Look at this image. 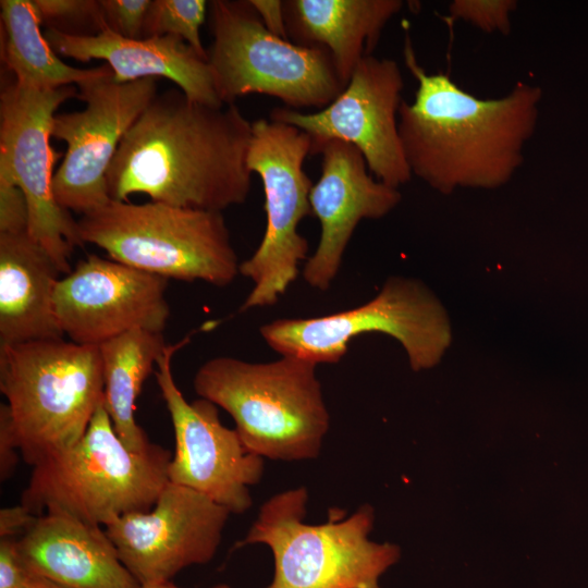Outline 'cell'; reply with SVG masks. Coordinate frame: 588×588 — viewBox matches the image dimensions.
<instances>
[{
	"label": "cell",
	"mask_w": 588,
	"mask_h": 588,
	"mask_svg": "<svg viewBox=\"0 0 588 588\" xmlns=\"http://www.w3.org/2000/svg\"><path fill=\"white\" fill-rule=\"evenodd\" d=\"M16 549L29 573L64 588H140L105 527L68 514L38 515Z\"/></svg>",
	"instance_id": "ac0fdd59"
},
{
	"label": "cell",
	"mask_w": 588,
	"mask_h": 588,
	"mask_svg": "<svg viewBox=\"0 0 588 588\" xmlns=\"http://www.w3.org/2000/svg\"><path fill=\"white\" fill-rule=\"evenodd\" d=\"M403 88L399 64L370 54L359 61L342 93L323 109L306 113L277 107L270 120L307 133L311 154L328 140L354 145L377 180L399 188L413 176L399 135Z\"/></svg>",
	"instance_id": "4fadbf2b"
},
{
	"label": "cell",
	"mask_w": 588,
	"mask_h": 588,
	"mask_svg": "<svg viewBox=\"0 0 588 588\" xmlns=\"http://www.w3.org/2000/svg\"><path fill=\"white\" fill-rule=\"evenodd\" d=\"M2 60L22 86L48 90L78 84L103 73L64 63L46 39L35 1L1 0Z\"/></svg>",
	"instance_id": "603a6c76"
},
{
	"label": "cell",
	"mask_w": 588,
	"mask_h": 588,
	"mask_svg": "<svg viewBox=\"0 0 588 588\" xmlns=\"http://www.w3.org/2000/svg\"><path fill=\"white\" fill-rule=\"evenodd\" d=\"M19 445L12 427L10 409L7 404L0 405V478L9 479L19 463Z\"/></svg>",
	"instance_id": "f546056e"
},
{
	"label": "cell",
	"mask_w": 588,
	"mask_h": 588,
	"mask_svg": "<svg viewBox=\"0 0 588 588\" xmlns=\"http://www.w3.org/2000/svg\"><path fill=\"white\" fill-rule=\"evenodd\" d=\"M265 27L272 34L287 38L284 2L281 0H249Z\"/></svg>",
	"instance_id": "1f68e13d"
},
{
	"label": "cell",
	"mask_w": 588,
	"mask_h": 588,
	"mask_svg": "<svg viewBox=\"0 0 588 588\" xmlns=\"http://www.w3.org/2000/svg\"><path fill=\"white\" fill-rule=\"evenodd\" d=\"M207 7L205 0H152L145 19L143 38L176 36L208 60L200 39Z\"/></svg>",
	"instance_id": "cb8c5ba5"
},
{
	"label": "cell",
	"mask_w": 588,
	"mask_h": 588,
	"mask_svg": "<svg viewBox=\"0 0 588 588\" xmlns=\"http://www.w3.org/2000/svg\"><path fill=\"white\" fill-rule=\"evenodd\" d=\"M171 458L155 443L139 452L128 449L102 401L78 442L32 466L21 504L35 515L58 512L105 527L154 506L169 481Z\"/></svg>",
	"instance_id": "277c9868"
},
{
	"label": "cell",
	"mask_w": 588,
	"mask_h": 588,
	"mask_svg": "<svg viewBox=\"0 0 588 588\" xmlns=\"http://www.w3.org/2000/svg\"><path fill=\"white\" fill-rule=\"evenodd\" d=\"M517 9L515 0H453L449 4V19L462 20L492 34L511 32V14Z\"/></svg>",
	"instance_id": "484cf974"
},
{
	"label": "cell",
	"mask_w": 588,
	"mask_h": 588,
	"mask_svg": "<svg viewBox=\"0 0 588 588\" xmlns=\"http://www.w3.org/2000/svg\"><path fill=\"white\" fill-rule=\"evenodd\" d=\"M60 274L27 231L0 233V345L63 339L53 307Z\"/></svg>",
	"instance_id": "ffe728a7"
},
{
	"label": "cell",
	"mask_w": 588,
	"mask_h": 588,
	"mask_svg": "<svg viewBox=\"0 0 588 588\" xmlns=\"http://www.w3.org/2000/svg\"><path fill=\"white\" fill-rule=\"evenodd\" d=\"M317 364L296 356L250 363L229 356L205 362L193 385L230 414L243 443L272 461L316 458L330 415L316 376Z\"/></svg>",
	"instance_id": "3957f363"
},
{
	"label": "cell",
	"mask_w": 588,
	"mask_h": 588,
	"mask_svg": "<svg viewBox=\"0 0 588 588\" xmlns=\"http://www.w3.org/2000/svg\"><path fill=\"white\" fill-rule=\"evenodd\" d=\"M316 154L322 157L321 173L313 184L309 203L320 223V236L302 275L311 287L327 291L358 223L387 216L402 195L399 188L377 180L362 152L350 143L328 140Z\"/></svg>",
	"instance_id": "e0dca14e"
},
{
	"label": "cell",
	"mask_w": 588,
	"mask_h": 588,
	"mask_svg": "<svg viewBox=\"0 0 588 588\" xmlns=\"http://www.w3.org/2000/svg\"><path fill=\"white\" fill-rule=\"evenodd\" d=\"M37 516L21 503L1 509L0 538L21 537L33 525Z\"/></svg>",
	"instance_id": "4dcf8cb0"
},
{
	"label": "cell",
	"mask_w": 588,
	"mask_h": 588,
	"mask_svg": "<svg viewBox=\"0 0 588 588\" xmlns=\"http://www.w3.org/2000/svg\"><path fill=\"white\" fill-rule=\"evenodd\" d=\"M168 279L89 255L60 278L53 295L58 324L71 342L99 346L132 330H164Z\"/></svg>",
	"instance_id": "2e32d148"
},
{
	"label": "cell",
	"mask_w": 588,
	"mask_h": 588,
	"mask_svg": "<svg viewBox=\"0 0 588 588\" xmlns=\"http://www.w3.org/2000/svg\"><path fill=\"white\" fill-rule=\"evenodd\" d=\"M308 491L297 487L269 498L233 550L261 543L273 558L265 588H381L382 574L400 559V548L369 540L375 514L364 504L352 515L330 510L327 522L305 523Z\"/></svg>",
	"instance_id": "5b68a950"
},
{
	"label": "cell",
	"mask_w": 588,
	"mask_h": 588,
	"mask_svg": "<svg viewBox=\"0 0 588 588\" xmlns=\"http://www.w3.org/2000/svg\"><path fill=\"white\" fill-rule=\"evenodd\" d=\"M25 588H64L51 580L44 577L29 574Z\"/></svg>",
	"instance_id": "d6a6232c"
},
{
	"label": "cell",
	"mask_w": 588,
	"mask_h": 588,
	"mask_svg": "<svg viewBox=\"0 0 588 588\" xmlns=\"http://www.w3.org/2000/svg\"><path fill=\"white\" fill-rule=\"evenodd\" d=\"M287 38L327 49L344 85L359 61L372 54L401 0H285Z\"/></svg>",
	"instance_id": "44dd1931"
},
{
	"label": "cell",
	"mask_w": 588,
	"mask_h": 588,
	"mask_svg": "<svg viewBox=\"0 0 588 588\" xmlns=\"http://www.w3.org/2000/svg\"><path fill=\"white\" fill-rule=\"evenodd\" d=\"M230 514L205 494L168 481L149 511L119 516L105 530L139 585H151L209 563Z\"/></svg>",
	"instance_id": "9a60e30c"
},
{
	"label": "cell",
	"mask_w": 588,
	"mask_h": 588,
	"mask_svg": "<svg viewBox=\"0 0 588 588\" xmlns=\"http://www.w3.org/2000/svg\"><path fill=\"white\" fill-rule=\"evenodd\" d=\"M311 150V137L293 125L270 119L252 124L246 163L262 182L267 221L260 244L240 264V274L254 283L242 311L274 305L308 258V242L298 224L311 215L313 183L304 169Z\"/></svg>",
	"instance_id": "30bf717a"
},
{
	"label": "cell",
	"mask_w": 588,
	"mask_h": 588,
	"mask_svg": "<svg viewBox=\"0 0 588 588\" xmlns=\"http://www.w3.org/2000/svg\"><path fill=\"white\" fill-rule=\"evenodd\" d=\"M29 574L17 552L16 538H0V588H25Z\"/></svg>",
	"instance_id": "f1b7e54d"
},
{
	"label": "cell",
	"mask_w": 588,
	"mask_h": 588,
	"mask_svg": "<svg viewBox=\"0 0 588 588\" xmlns=\"http://www.w3.org/2000/svg\"><path fill=\"white\" fill-rule=\"evenodd\" d=\"M28 229V205L22 189L0 179V233H21Z\"/></svg>",
	"instance_id": "83f0119b"
},
{
	"label": "cell",
	"mask_w": 588,
	"mask_h": 588,
	"mask_svg": "<svg viewBox=\"0 0 588 588\" xmlns=\"http://www.w3.org/2000/svg\"><path fill=\"white\" fill-rule=\"evenodd\" d=\"M252 124L235 103L197 102L179 88L157 94L109 167L110 199L142 193L156 203L221 212L245 203Z\"/></svg>",
	"instance_id": "6da1fadb"
},
{
	"label": "cell",
	"mask_w": 588,
	"mask_h": 588,
	"mask_svg": "<svg viewBox=\"0 0 588 588\" xmlns=\"http://www.w3.org/2000/svg\"><path fill=\"white\" fill-rule=\"evenodd\" d=\"M403 57L417 82L414 100H403L399 110V135L412 175L444 195L507 184L537 128L542 89L518 82L502 97L478 98L450 74L428 73L408 35Z\"/></svg>",
	"instance_id": "7a4b0ae2"
},
{
	"label": "cell",
	"mask_w": 588,
	"mask_h": 588,
	"mask_svg": "<svg viewBox=\"0 0 588 588\" xmlns=\"http://www.w3.org/2000/svg\"><path fill=\"white\" fill-rule=\"evenodd\" d=\"M208 7L213 37L208 63L224 105L261 94L295 110H320L344 89L327 49L270 33L249 0H213Z\"/></svg>",
	"instance_id": "ba28073f"
},
{
	"label": "cell",
	"mask_w": 588,
	"mask_h": 588,
	"mask_svg": "<svg viewBox=\"0 0 588 588\" xmlns=\"http://www.w3.org/2000/svg\"><path fill=\"white\" fill-rule=\"evenodd\" d=\"M77 224L83 244L166 279L226 286L240 274L221 211L110 200L82 215Z\"/></svg>",
	"instance_id": "52a82bcc"
},
{
	"label": "cell",
	"mask_w": 588,
	"mask_h": 588,
	"mask_svg": "<svg viewBox=\"0 0 588 588\" xmlns=\"http://www.w3.org/2000/svg\"><path fill=\"white\" fill-rule=\"evenodd\" d=\"M266 343L281 356L315 364H336L350 342L369 332L397 340L413 370L437 366L452 342L449 315L437 295L420 280L390 277L367 303L343 311L283 318L259 328Z\"/></svg>",
	"instance_id": "9c48e42d"
},
{
	"label": "cell",
	"mask_w": 588,
	"mask_h": 588,
	"mask_svg": "<svg viewBox=\"0 0 588 588\" xmlns=\"http://www.w3.org/2000/svg\"><path fill=\"white\" fill-rule=\"evenodd\" d=\"M140 588H181L172 584L171 581L167 583H159V584H151V585H143ZM208 588H231L228 584H217L215 586L208 587Z\"/></svg>",
	"instance_id": "836d02e7"
},
{
	"label": "cell",
	"mask_w": 588,
	"mask_h": 588,
	"mask_svg": "<svg viewBox=\"0 0 588 588\" xmlns=\"http://www.w3.org/2000/svg\"><path fill=\"white\" fill-rule=\"evenodd\" d=\"M78 97L73 85L40 90L8 84L0 94V179L19 186L28 205V234L49 254L59 271H72L70 258L82 246L77 221L53 194L50 145L53 118L68 99Z\"/></svg>",
	"instance_id": "8fae6325"
},
{
	"label": "cell",
	"mask_w": 588,
	"mask_h": 588,
	"mask_svg": "<svg viewBox=\"0 0 588 588\" xmlns=\"http://www.w3.org/2000/svg\"><path fill=\"white\" fill-rule=\"evenodd\" d=\"M44 35L60 56L81 62L105 60L119 83L166 77L194 101L224 105L217 93L208 60L180 37L130 39L109 27L94 36H73L49 28Z\"/></svg>",
	"instance_id": "d6986e66"
},
{
	"label": "cell",
	"mask_w": 588,
	"mask_h": 588,
	"mask_svg": "<svg viewBox=\"0 0 588 588\" xmlns=\"http://www.w3.org/2000/svg\"><path fill=\"white\" fill-rule=\"evenodd\" d=\"M0 391L33 466L85 434L103 401L99 347L63 339L0 345Z\"/></svg>",
	"instance_id": "8992f818"
},
{
	"label": "cell",
	"mask_w": 588,
	"mask_h": 588,
	"mask_svg": "<svg viewBox=\"0 0 588 588\" xmlns=\"http://www.w3.org/2000/svg\"><path fill=\"white\" fill-rule=\"evenodd\" d=\"M188 340L168 344L155 371L174 430L169 481L205 494L231 514H243L253 505L250 487L262 477L264 457L247 449L235 428L220 421L216 404L203 397L185 400L173 377L172 357Z\"/></svg>",
	"instance_id": "5bb4252c"
},
{
	"label": "cell",
	"mask_w": 588,
	"mask_h": 588,
	"mask_svg": "<svg viewBox=\"0 0 588 588\" xmlns=\"http://www.w3.org/2000/svg\"><path fill=\"white\" fill-rule=\"evenodd\" d=\"M85 109L56 114L51 136L65 142L53 176L58 204L85 215L108 204L107 173L124 135L150 105L157 78L119 83L108 69L77 84Z\"/></svg>",
	"instance_id": "7c38bea8"
},
{
	"label": "cell",
	"mask_w": 588,
	"mask_h": 588,
	"mask_svg": "<svg viewBox=\"0 0 588 588\" xmlns=\"http://www.w3.org/2000/svg\"><path fill=\"white\" fill-rule=\"evenodd\" d=\"M42 25L73 36H94L108 27L100 1L34 0Z\"/></svg>",
	"instance_id": "d4e9b609"
},
{
	"label": "cell",
	"mask_w": 588,
	"mask_h": 588,
	"mask_svg": "<svg viewBox=\"0 0 588 588\" xmlns=\"http://www.w3.org/2000/svg\"><path fill=\"white\" fill-rule=\"evenodd\" d=\"M168 344L162 333L132 330L100 344L103 368V402L113 427L133 451L151 442L135 419L136 401Z\"/></svg>",
	"instance_id": "7402d4cb"
},
{
	"label": "cell",
	"mask_w": 588,
	"mask_h": 588,
	"mask_svg": "<svg viewBox=\"0 0 588 588\" xmlns=\"http://www.w3.org/2000/svg\"><path fill=\"white\" fill-rule=\"evenodd\" d=\"M150 0H100L107 26L130 39H142Z\"/></svg>",
	"instance_id": "4316f807"
}]
</instances>
